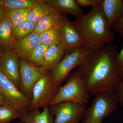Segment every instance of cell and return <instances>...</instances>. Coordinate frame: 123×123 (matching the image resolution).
I'll return each instance as SVG.
<instances>
[{
    "label": "cell",
    "instance_id": "34",
    "mask_svg": "<svg viewBox=\"0 0 123 123\" xmlns=\"http://www.w3.org/2000/svg\"></svg>",
    "mask_w": 123,
    "mask_h": 123
},
{
    "label": "cell",
    "instance_id": "10",
    "mask_svg": "<svg viewBox=\"0 0 123 123\" xmlns=\"http://www.w3.org/2000/svg\"><path fill=\"white\" fill-rule=\"evenodd\" d=\"M21 77V91L30 99L32 98V90L36 82L49 70L43 67H37L25 60L19 59Z\"/></svg>",
    "mask_w": 123,
    "mask_h": 123
},
{
    "label": "cell",
    "instance_id": "22",
    "mask_svg": "<svg viewBox=\"0 0 123 123\" xmlns=\"http://www.w3.org/2000/svg\"><path fill=\"white\" fill-rule=\"evenodd\" d=\"M37 23L27 20L18 26L13 28V37L14 42L34 32Z\"/></svg>",
    "mask_w": 123,
    "mask_h": 123
},
{
    "label": "cell",
    "instance_id": "28",
    "mask_svg": "<svg viewBox=\"0 0 123 123\" xmlns=\"http://www.w3.org/2000/svg\"><path fill=\"white\" fill-rule=\"evenodd\" d=\"M115 92L116 94L118 103L123 106V78L117 86Z\"/></svg>",
    "mask_w": 123,
    "mask_h": 123
},
{
    "label": "cell",
    "instance_id": "3",
    "mask_svg": "<svg viewBox=\"0 0 123 123\" xmlns=\"http://www.w3.org/2000/svg\"><path fill=\"white\" fill-rule=\"evenodd\" d=\"M118 103L115 91L97 94L90 106L85 110L81 123H102L104 119L116 110Z\"/></svg>",
    "mask_w": 123,
    "mask_h": 123
},
{
    "label": "cell",
    "instance_id": "13",
    "mask_svg": "<svg viewBox=\"0 0 123 123\" xmlns=\"http://www.w3.org/2000/svg\"><path fill=\"white\" fill-rule=\"evenodd\" d=\"M100 6L111 29L123 16V0H102Z\"/></svg>",
    "mask_w": 123,
    "mask_h": 123
},
{
    "label": "cell",
    "instance_id": "1",
    "mask_svg": "<svg viewBox=\"0 0 123 123\" xmlns=\"http://www.w3.org/2000/svg\"><path fill=\"white\" fill-rule=\"evenodd\" d=\"M118 46L112 43L92 51L77 70L90 94L115 91L123 78L116 62Z\"/></svg>",
    "mask_w": 123,
    "mask_h": 123
},
{
    "label": "cell",
    "instance_id": "30",
    "mask_svg": "<svg viewBox=\"0 0 123 123\" xmlns=\"http://www.w3.org/2000/svg\"><path fill=\"white\" fill-rule=\"evenodd\" d=\"M7 9L3 5H0V22L7 15Z\"/></svg>",
    "mask_w": 123,
    "mask_h": 123
},
{
    "label": "cell",
    "instance_id": "18",
    "mask_svg": "<svg viewBox=\"0 0 123 123\" xmlns=\"http://www.w3.org/2000/svg\"><path fill=\"white\" fill-rule=\"evenodd\" d=\"M62 13L55 11L48 14L37 23L34 32L39 34L44 31L59 27Z\"/></svg>",
    "mask_w": 123,
    "mask_h": 123
},
{
    "label": "cell",
    "instance_id": "2",
    "mask_svg": "<svg viewBox=\"0 0 123 123\" xmlns=\"http://www.w3.org/2000/svg\"><path fill=\"white\" fill-rule=\"evenodd\" d=\"M74 24L84 40L83 46L91 51L103 48L114 40V33L108 26L100 5L76 19Z\"/></svg>",
    "mask_w": 123,
    "mask_h": 123
},
{
    "label": "cell",
    "instance_id": "31",
    "mask_svg": "<svg viewBox=\"0 0 123 123\" xmlns=\"http://www.w3.org/2000/svg\"><path fill=\"white\" fill-rule=\"evenodd\" d=\"M0 105L11 106L7 99L5 98L0 91Z\"/></svg>",
    "mask_w": 123,
    "mask_h": 123
},
{
    "label": "cell",
    "instance_id": "8",
    "mask_svg": "<svg viewBox=\"0 0 123 123\" xmlns=\"http://www.w3.org/2000/svg\"><path fill=\"white\" fill-rule=\"evenodd\" d=\"M0 91L12 107L25 114L29 110L31 100L0 71Z\"/></svg>",
    "mask_w": 123,
    "mask_h": 123
},
{
    "label": "cell",
    "instance_id": "5",
    "mask_svg": "<svg viewBox=\"0 0 123 123\" xmlns=\"http://www.w3.org/2000/svg\"><path fill=\"white\" fill-rule=\"evenodd\" d=\"M59 88L53 81L51 71L42 76L33 87L29 110L49 107Z\"/></svg>",
    "mask_w": 123,
    "mask_h": 123
},
{
    "label": "cell",
    "instance_id": "27",
    "mask_svg": "<svg viewBox=\"0 0 123 123\" xmlns=\"http://www.w3.org/2000/svg\"><path fill=\"white\" fill-rule=\"evenodd\" d=\"M77 4L80 7H86L91 6L92 7L101 4L102 0H75Z\"/></svg>",
    "mask_w": 123,
    "mask_h": 123
},
{
    "label": "cell",
    "instance_id": "24",
    "mask_svg": "<svg viewBox=\"0 0 123 123\" xmlns=\"http://www.w3.org/2000/svg\"><path fill=\"white\" fill-rule=\"evenodd\" d=\"M48 46L40 43L33 50L26 60L37 67H43L44 54Z\"/></svg>",
    "mask_w": 123,
    "mask_h": 123
},
{
    "label": "cell",
    "instance_id": "33",
    "mask_svg": "<svg viewBox=\"0 0 123 123\" xmlns=\"http://www.w3.org/2000/svg\"><path fill=\"white\" fill-rule=\"evenodd\" d=\"M4 0H0V5H3Z\"/></svg>",
    "mask_w": 123,
    "mask_h": 123
},
{
    "label": "cell",
    "instance_id": "20",
    "mask_svg": "<svg viewBox=\"0 0 123 123\" xmlns=\"http://www.w3.org/2000/svg\"><path fill=\"white\" fill-rule=\"evenodd\" d=\"M39 36L40 43L49 47L61 44L59 27L43 31Z\"/></svg>",
    "mask_w": 123,
    "mask_h": 123
},
{
    "label": "cell",
    "instance_id": "12",
    "mask_svg": "<svg viewBox=\"0 0 123 123\" xmlns=\"http://www.w3.org/2000/svg\"><path fill=\"white\" fill-rule=\"evenodd\" d=\"M40 44L39 34L33 32L14 42L12 51L20 59L26 60Z\"/></svg>",
    "mask_w": 123,
    "mask_h": 123
},
{
    "label": "cell",
    "instance_id": "16",
    "mask_svg": "<svg viewBox=\"0 0 123 123\" xmlns=\"http://www.w3.org/2000/svg\"><path fill=\"white\" fill-rule=\"evenodd\" d=\"M65 49L62 44L50 46L44 54L43 67L51 70L63 58Z\"/></svg>",
    "mask_w": 123,
    "mask_h": 123
},
{
    "label": "cell",
    "instance_id": "32",
    "mask_svg": "<svg viewBox=\"0 0 123 123\" xmlns=\"http://www.w3.org/2000/svg\"><path fill=\"white\" fill-rule=\"evenodd\" d=\"M4 53V52H3L2 49L1 48L0 46V56H1Z\"/></svg>",
    "mask_w": 123,
    "mask_h": 123
},
{
    "label": "cell",
    "instance_id": "6",
    "mask_svg": "<svg viewBox=\"0 0 123 123\" xmlns=\"http://www.w3.org/2000/svg\"><path fill=\"white\" fill-rule=\"evenodd\" d=\"M91 51L84 46L66 54L51 71L52 79L58 86L68 77L70 72L82 63Z\"/></svg>",
    "mask_w": 123,
    "mask_h": 123
},
{
    "label": "cell",
    "instance_id": "9",
    "mask_svg": "<svg viewBox=\"0 0 123 123\" xmlns=\"http://www.w3.org/2000/svg\"><path fill=\"white\" fill-rule=\"evenodd\" d=\"M59 31L61 44L64 47L66 54L84 45V39L75 27L73 22L65 14L62 13Z\"/></svg>",
    "mask_w": 123,
    "mask_h": 123
},
{
    "label": "cell",
    "instance_id": "21",
    "mask_svg": "<svg viewBox=\"0 0 123 123\" xmlns=\"http://www.w3.org/2000/svg\"><path fill=\"white\" fill-rule=\"evenodd\" d=\"M33 8L7 9V15L11 20L13 28L27 20L28 15Z\"/></svg>",
    "mask_w": 123,
    "mask_h": 123
},
{
    "label": "cell",
    "instance_id": "15",
    "mask_svg": "<svg viewBox=\"0 0 123 123\" xmlns=\"http://www.w3.org/2000/svg\"><path fill=\"white\" fill-rule=\"evenodd\" d=\"M13 26L7 15L0 22V46L4 53L12 50L14 40Z\"/></svg>",
    "mask_w": 123,
    "mask_h": 123
},
{
    "label": "cell",
    "instance_id": "26",
    "mask_svg": "<svg viewBox=\"0 0 123 123\" xmlns=\"http://www.w3.org/2000/svg\"><path fill=\"white\" fill-rule=\"evenodd\" d=\"M121 35L123 40V46L122 49L118 53L116 57V62L119 70L123 77V29L117 31Z\"/></svg>",
    "mask_w": 123,
    "mask_h": 123
},
{
    "label": "cell",
    "instance_id": "25",
    "mask_svg": "<svg viewBox=\"0 0 123 123\" xmlns=\"http://www.w3.org/2000/svg\"><path fill=\"white\" fill-rule=\"evenodd\" d=\"M37 0H4L3 6L7 9L26 8L34 7Z\"/></svg>",
    "mask_w": 123,
    "mask_h": 123
},
{
    "label": "cell",
    "instance_id": "14",
    "mask_svg": "<svg viewBox=\"0 0 123 123\" xmlns=\"http://www.w3.org/2000/svg\"><path fill=\"white\" fill-rule=\"evenodd\" d=\"M49 5L55 11L62 13L68 14L76 18L84 15L81 7L77 4L75 0H45Z\"/></svg>",
    "mask_w": 123,
    "mask_h": 123
},
{
    "label": "cell",
    "instance_id": "4",
    "mask_svg": "<svg viewBox=\"0 0 123 123\" xmlns=\"http://www.w3.org/2000/svg\"><path fill=\"white\" fill-rule=\"evenodd\" d=\"M90 95L77 70L71 74L65 84L59 87L57 94L49 106L64 102L86 105L89 103Z\"/></svg>",
    "mask_w": 123,
    "mask_h": 123
},
{
    "label": "cell",
    "instance_id": "19",
    "mask_svg": "<svg viewBox=\"0 0 123 123\" xmlns=\"http://www.w3.org/2000/svg\"><path fill=\"white\" fill-rule=\"evenodd\" d=\"M37 1V4L32 8L28 15L27 20L38 23L46 15L55 10L45 0Z\"/></svg>",
    "mask_w": 123,
    "mask_h": 123
},
{
    "label": "cell",
    "instance_id": "29",
    "mask_svg": "<svg viewBox=\"0 0 123 123\" xmlns=\"http://www.w3.org/2000/svg\"><path fill=\"white\" fill-rule=\"evenodd\" d=\"M112 28L117 32L120 30L123 29V16L112 26Z\"/></svg>",
    "mask_w": 123,
    "mask_h": 123
},
{
    "label": "cell",
    "instance_id": "11",
    "mask_svg": "<svg viewBox=\"0 0 123 123\" xmlns=\"http://www.w3.org/2000/svg\"><path fill=\"white\" fill-rule=\"evenodd\" d=\"M19 58L13 51L4 53L0 57V71L21 91Z\"/></svg>",
    "mask_w": 123,
    "mask_h": 123
},
{
    "label": "cell",
    "instance_id": "23",
    "mask_svg": "<svg viewBox=\"0 0 123 123\" xmlns=\"http://www.w3.org/2000/svg\"><path fill=\"white\" fill-rule=\"evenodd\" d=\"M23 114L10 106L0 105V123H9L14 119H21Z\"/></svg>",
    "mask_w": 123,
    "mask_h": 123
},
{
    "label": "cell",
    "instance_id": "17",
    "mask_svg": "<svg viewBox=\"0 0 123 123\" xmlns=\"http://www.w3.org/2000/svg\"><path fill=\"white\" fill-rule=\"evenodd\" d=\"M21 119L24 123H54L53 115L49 107L43 108L41 112L39 109L29 110L23 115Z\"/></svg>",
    "mask_w": 123,
    "mask_h": 123
},
{
    "label": "cell",
    "instance_id": "7",
    "mask_svg": "<svg viewBox=\"0 0 123 123\" xmlns=\"http://www.w3.org/2000/svg\"><path fill=\"white\" fill-rule=\"evenodd\" d=\"M86 108L85 104L64 102L49 106L52 114L55 116L54 123H78L81 121Z\"/></svg>",
    "mask_w": 123,
    "mask_h": 123
}]
</instances>
